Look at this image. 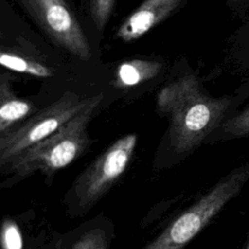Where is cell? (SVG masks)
Here are the masks:
<instances>
[{
	"mask_svg": "<svg viewBox=\"0 0 249 249\" xmlns=\"http://www.w3.org/2000/svg\"><path fill=\"white\" fill-rule=\"evenodd\" d=\"M223 129L226 133L235 137L249 134V108L225 122Z\"/></svg>",
	"mask_w": 249,
	"mask_h": 249,
	"instance_id": "14",
	"label": "cell"
},
{
	"mask_svg": "<svg viewBox=\"0 0 249 249\" xmlns=\"http://www.w3.org/2000/svg\"><path fill=\"white\" fill-rule=\"evenodd\" d=\"M242 1H244V0H229V2L232 3V4H237V3H240Z\"/></svg>",
	"mask_w": 249,
	"mask_h": 249,
	"instance_id": "15",
	"label": "cell"
},
{
	"mask_svg": "<svg viewBox=\"0 0 249 249\" xmlns=\"http://www.w3.org/2000/svg\"><path fill=\"white\" fill-rule=\"evenodd\" d=\"M136 143L134 133L122 136L80 174L69 192L74 213L89 211L117 183L131 160Z\"/></svg>",
	"mask_w": 249,
	"mask_h": 249,
	"instance_id": "4",
	"label": "cell"
},
{
	"mask_svg": "<svg viewBox=\"0 0 249 249\" xmlns=\"http://www.w3.org/2000/svg\"><path fill=\"white\" fill-rule=\"evenodd\" d=\"M102 99V93L92 96L86 108L55 132L14 158L8 164L14 177L22 179L38 170L52 176L74 161L89 144L88 125Z\"/></svg>",
	"mask_w": 249,
	"mask_h": 249,
	"instance_id": "2",
	"label": "cell"
},
{
	"mask_svg": "<svg viewBox=\"0 0 249 249\" xmlns=\"http://www.w3.org/2000/svg\"><path fill=\"white\" fill-rule=\"evenodd\" d=\"M82 99L72 91H65L56 101L31 115L23 123L0 135V166L8 165L14 158L46 139L91 101Z\"/></svg>",
	"mask_w": 249,
	"mask_h": 249,
	"instance_id": "5",
	"label": "cell"
},
{
	"mask_svg": "<svg viewBox=\"0 0 249 249\" xmlns=\"http://www.w3.org/2000/svg\"><path fill=\"white\" fill-rule=\"evenodd\" d=\"M115 0H89L90 16L96 28L101 31L106 25Z\"/></svg>",
	"mask_w": 249,
	"mask_h": 249,
	"instance_id": "13",
	"label": "cell"
},
{
	"mask_svg": "<svg viewBox=\"0 0 249 249\" xmlns=\"http://www.w3.org/2000/svg\"><path fill=\"white\" fill-rule=\"evenodd\" d=\"M245 249H249V241H248V243H247V246H246V248Z\"/></svg>",
	"mask_w": 249,
	"mask_h": 249,
	"instance_id": "16",
	"label": "cell"
},
{
	"mask_svg": "<svg viewBox=\"0 0 249 249\" xmlns=\"http://www.w3.org/2000/svg\"><path fill=\"white\" fill-rule=\"evenodd\" d=\"M37 25L59 47L81 60L91 56L90 46L65 0H19Z\"/></svg>",
	"mask_w": 249,
	"mask_h": 249,
	"instance_id": "6",
	"label": "cell"
},
{
	"mask_svg": "<svg viewBox=\"0 0 249 249\" xmlns=\"http://www.w3.org/2000/svg\"><path fill=\"white\" fill-rule=\"evenodd\" d=\"M22 235L18 225L10 220L5 219L1 230V247L2 249H22Z\"/></svg>",
	"mask_w": 249,
	"mask_h": 249,
	"instance_id": "12",
	"label": "cell"
},
{
	"mask_svg": "<svg viewBox=\"0 0 249 249\" xmlns=\"http://www.w3.org/2000/svg\"><path fill=\"white\" fill-rule=\"evenodd\" d=\"M109 237L101 228L90 229L83 232L68 249H108Z\"/></svg>",
	"mask_w": 249,
	"mask_h": 249,
	"instance_id": "11",
	"label": "cell"
},
{
	"mask_svg": "<svg viewBox=\"0 0 249 249\" xmlns=\"http://www.w3.org/2000/svg\"><path fill=\"white\" fill-rule=\"evenodd\" d=\"M248 179L249 163L234 169L177 215L141 249H185L224 206L239 194Z\"/></svg>",
	"mask_w": 249,
	"mask_h": 249,
	"instance_id": "3",
	"label": "cell"
},
{
	"mask_svg": "<svg viewBox=\"0 0 249 249\" xmlns=\"http://www.w3.org/2000/svg\"><path fill=\"white\" fill-rule=\"evenodd\" d=\"M185 0H144L116 32L117 38L130 42L142 37L173 14Z\"/></svg>",
	"mask_w": 249,
	"mask_h": 249,
	"instance_id": "7",
	"label": "cell"
},
{
	"mask_svg": "<svg viewBox=\"0 0 249 249\" xmlns=\"http://www.w3.org/2000/svg\"><path fill=\"white\" fill-rule=\"evenodd\" d=\"M231 104L229 98L205 94L197 79L186 75L168 84L157 96L159 110L169 118L168 137L175 152H192L218 126Z\"/></svg>",
	"mask_w": 249,
	"mask_h": 249,
	"instance_id": "1",
	"label": "cell"
},
{
	"mask_svg": "<svg viewBox=\"0 0 249 249\" xmlns=\"http://www.w3.org/2000/svg\"><path fill=\"white\" fill-rule=\"evenodd\" d=\"M0 63L7 69L36 77L48 78L53 75V70L44 64L10 52L2 51L0 53Z\"/></svg>",
	"mask_w": 249,
	"mask_h": 249,
	"instance_id": "10",
	"label": "cell"
},
{
	"mask_svg": "<svg viewBox=\"0 0 249 249\" xmlns=\"http://www.w3.org/2000/svg\"><path fill=\"white\" fill-rule=\"evenodd\" d=\"M35 106L28 100L18 97L8 81L2 76L0 83V135L5 134L22 120L30 117Z\"/></svg>",
	"mask_w": 249,
	"mask_h": 249,
	"instance_id": "8",
	"label": "cell"
},
{
	"mask_svg": "<svg viewBox=\"0 0 249 249\" xmlns=\"http://www.w3.org/2000/svg\"><path fill=\"white\" fill-rule=\"evenodd\" d=\"M160 61L132 59L120 64L116 71L115 85L120 88L136 86L157 76L162 69Z\"/></svg>",
	"mask_w": 249,
	"mask_h": 249,
	"instance_id": "9",
	"label": "cell"
}]
</instances>
